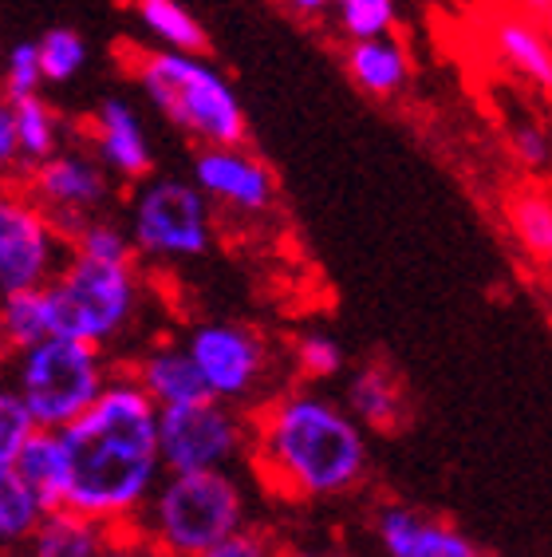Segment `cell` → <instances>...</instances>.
<instances>
[{
  "label": "cell",
  "instance_id": "cell-4",
  "mask_svg": "<svg viewBox=\"0 0 552 557\" xmlns=\"http://www.w3.org/2000/svg\"><path fill=\"white\" fill-rule=\"evenodd\" d=\"M135 84L166 115L181 135L198 139L202 147H241L244 143V108L222 72L205 64L202 52H174V48H150L138 52Z\"/></svg>",
  "mask_w": 552,
  "mask_h": 557
},
{
  "label": "cell",
  "instance_id": "cell-7",
  "mask_svg": "<svg viewBox=\"0 0 552 557\" xmlns=\"http://www.w3.org/2000/svg\"><path fill=\"white\" fill-rule=\"evenodd\" d=\"M127 234L138 258L147 261H193L210 253L213 222L210 198L186 178H142L130 194Z\"/></svg>",
  "mask_w": 552,
  "mask_h": 557
},
{
  "label": "cell",
  "instance_id": "cell-8",
  "mask_svg": "<svg viewBox=\"0 0 552 557\" xmlns=\"http://www.w3.org/2000/svg\"><path fill=\"white\" fill-rule=\"evenodd\" d=\"M249 447V423L225 399H193L159 408L162 471H210L229 467Z\"/></svg>",
  "mask_w": 552,
  "mask_h": 557
},
{
  "label": "cell",
  "instance_id": "cell-11",
  "mask_svg": "<svg viewBox=\"0 0 552 557\" xmlns=\"http://www.w3.org/2000/svg\"><path fill=\"white\" fill-rule=\"evenodd\" d=\"M186 352H190L193 368L202 375L205 392L213 399H225V404H237V399H249L253 387L261 384L265 375V341L244 329V324L229 321H210L198 324L190 336H186Z\"/></svg>",
  "mask_w": 552,
  "mask_h": 557
},
{
  "label": "cell",
  "instance_id": "cell-28",
  "mask_svg": "<svg viewBox=\"0 0 552 557\" xmlns=\"http://www.w3.org/2000/svg\"><path fill=\"white\" fill-rule=\"evenodd\" d=\"M340 21L351 40L387 36L394 24V0H340Z\"/></svg>",
  "mask_w": 552,
  "mask_h": 557
},
{
  "label": "cell",
  "instance_id": "cell-36",
  "mask_svg": "<svg viewBox=\"0 0 552 557\" xmlns=\"http://www.w3.org/2000/svg\"><path fill=\"white\" fill-rule=\"evenodd\" d=\"M288 4L300 12H324L328 4H336V0H288Z\"/></svg>",
  "mask_w": 552,
  "mask_h": 557
},
{
  "label": "cell",
  "instance_id": "cell-25",
  "mask_svg": "<svg viewBox=\"0 0 552 557\" xmlns=\"http://www.w3.org/2000/svg\"><path fill=\"white\" fill-rule=\"evenodd\" d=\"M67 249L103 261H135V246H130L127 225H118L115 218L106 214H96L75 225L72 234H67Z\"/></svg>",
  "mask_w": 552,
  "mask_h": 557
},
{
  "label": "cell",
  "instance_id": "cell-35",
  "mask_svg": "<svg viewBox=\"0 0 552 557\" xmlns=\"http://www.w3.org/2000/svg\"><path fill=\"white\" fill-rule=\"evenodd\" d=\"M16 131H12V103L0 96V171L16 166Z\"/></svg>",
  "mask_w": 552,
  "mask_h": 557
},
{
  "label": "cell",
  "instance_id": "cell-33",
  "mask_svg": "<svg viewBox=\"0 0 552 557\" xmlns=\"http://www.w3.org/2000/svg\"><path fill=\"white\" fill-rule=\"evenodd\" d=\"M99 557H171V554H162L154 542H147L135 525H123V530H111V537H106V546L99 549Z\"/></svg>",
  "mask_w": 552,
  "mask_h": 557
},
{
  "label": "cell",
  "instance_id": "cell-42",
  "mask_svg": "<svg viewBox=\"0 0 552 557\" xmlns=\"http://www.w3.org/2000/svg\"><path fill=\"white\" fill-rule=\"evenodd\" d=\"M549 261H552V249H549Z\"/></svg>",
  "mask_w": 552,
  "mask_h": 557
},
{
  "label": "cell",
  "instance_id": "cell-24",
  "mask_svg": "<svg viewBox=\"0 0 552 557\" xmlns=\"http://www.w3.org/2000/svg\"><path fill=\"white\" fill-rule=\"evenodd\" d=\"M43 84H72L87 64V44L75 28H48L36 40Z\"/></svg>",
  "mask_w": 552,
  "mask_h": 557
},
{
  "label": "cell",
  "instance_id": "cell-37",
  "mask_svg": "<svg viewBox=\"0 0 552 557\" xmlns=\"http://www.w3.org/2000/svg\"><path fill=\"white\" fill-rule=\"evenodd\" d=\"M276 557H340V554H319V549H276Z\"/></svg>",
  "mask_w": 552,
  "mask_h": 557
},
{
  "label": "cell",
  "instance_id": "cell-16",
  "mask_svg": "<svg viewBox=\"0 0 552 557\" xmlns=\"http://www.w3.org/2000/svg\"><path fill=\"white\" fill-rule=\"evenodd\" d=\"M106 537H111V525L79 515L72 506H52V510H43L40 525L33 530L24 549L33 557H99Z\"/></svg>",
  "mask_w": 552,
  "mask_h": 557
},
{
  "label": "cell",
  "instance_id": "cell-32",
  "mask_svg": "<svg viewBox=\"0 0 552 557\" xmlns=\"http://www.w3.org/2000/svg\"><path fill=\"white\" fill-rule=\"evenodd\" d=\"M198 557H276V546L268 534L244 525V530H237L234 537H225L222 546L205 549V554H198Z\"/></svg>",
  "mask_w": 552,
  "mask_h": 557
},
{
  "label": "cell",
  "instance_id": "cell-5",
  "mask_svg": "<svg viewBox=\"0 0 552 557\" xmlns=\"http://www.w3.org/2000/svg\"><path fill=\"white\" fill-rule=\"evenodd\" d=\"M52 336H75L96 348H111L127 333L142 305L135 261H103L67 249L64 265L43 285Z\"/></svg>",
  "mask_w": 552,
  "mask_h": 557
},
{
  "label": "cell",
  "instance_id": "cell-19",
  "mask_svg": "<svg viewBox=\"0 0 552 557\" xmlns=\"http://www.w3.org/2000/svg\"><path fill=\"white\" fill-rule=\"evenodd\" d=\"M348 72L351 79L372 91V96H394L406 84V55L403 48L387 36H372V40H355L348 52Z\"/></svg>",
  "mask_w": 552,
  "mask_h": 557
},
{
  "label": "cell",
  "instance_id": "cell-23",
  "mask_svg": "<svg viewBox=\"0 0 552 557\" xmlns=\"http://www.w3.org/2000/svg\"><path fill=\"white\" fill-rule=\"evenodd\" d=\"M135 16L159 40V48H174V52H202L205 48L202 24L193 21L190 9H181L178 0H135Z\"/></svg>",
  "mask_w": 552,
  "mask_h": 557
},
{
  "label": "cell",
  "instance_id": "cell-13",
  "mask_svg": "<svg viewBox=\"0 0 552 557\" xmlns=\"http://www.w3.org/2000/svg\"><path fill=\"white\" fill-rule=\"evenodd\" d=\"M87 150L99 159L115 183H142L154 171V150H150L147 127L138 111L127 99H103L91 115V135H87Z\"/></svg>",
  "mask_w": 552,
  "mask_h": 557
},
{
  "label": "cell",
  "instance_id": "cell-10",
  "mask_svg": "<svg viewBox=\"0 0 552 557\" xmlns=\"http://www.w3.org/2000/svg\"><path fill=\"white\" fill-rule=\"evenodd\" d=\"M24 190L48 210L60 234H72L87 218L103 214L115 198V178L99 166L91 150H52L24 174Z\"/></svg>",
  "mask_w": 552,
  "mask_h": 557
},
{
  "label": "cell",
  "instance_id": "cell-40",
  "mask_svg": "<svg viewBox=\"0 0 552 557\" xmlns=\"http://www.w3.org/2000/svg\"><path fill=\"white\" fill-rule=\"evenodd\" d=\"M525 4H532V9H549L552 0H525Z\"/></svg>",
  "mask_w": 552,
  "mask_h": 557
},
{
  "label": "cell",
  "instance_id": "cell-31",
  "mask_svg": "<svg viewBox=\"0 0 552 557\" xmlns=\"http://www.w3.org/2000/svg\"><path fill=\"white\" fill-rule=\"evenodd\" d=\"M297 368L309 375V380H331V375H340V368H343V348L324 333L300 336Z\"/></svg>",
  "mask_w": 552,
  "mask_h": 557
},
{
  "label": "cell",
  "instance_id": "cell-1",
  "mask_svg": "<svg viewBox=\"0 0 552 557\" xmlns=\"http://www.w3.org/2000/svg\"><path fill=\"white\" fill-rule=\"evenodd\" d=\"M67 450L64 506L96 522L123 530L162 479L159 404L138 387L135 375L111 372L99 396L60 428Z\"/></svg>",
  "mask_w": 552,
  "mask_h": 557
},
{
  "label": "cell",
  "instance_id": "cell-17",
  "mask_svg": "<svg viewBox=\"0 0 552 557\" xmlns=\"http://www.w3.org/2000/svg\"><path fill=\"white\" fill-rule=\"evenodd\" d=\"M16 474H21L24 483L33 486V494L40 498L43 510H52V506H64V494H67V450L64 440H60V431H48V428H36L24 447L16 450V459H12Z\"/></svg>",
  "mask_w": 552,
  "mask_h": 557
},
{
  "label": "cell",
  "instance_id": "cell-3",
  "mask_svg": "<svg viewBox=\"0 0 552 557\" xmlns=\"http://www.w3.org/2000/svg\"><path fill=\"white\" fill-rule=\"evenodd\" d=\"M249 522V498L225 467L210 471H162L159 486L142 503L135 525L171 557H198L222 546Z\"/></svg>",
  "mask_w": 552,
  "mask_h": 557
},
{
  "label": "cell",
  "instance_id": "cell-22",
  "mask_svg": "<svg viewBox=\"0 0 552 557\" xmlns=\"http://www.w3.org/2000/svg\"><path fill=\"white\" fill-rule=\"evenodd\" d=\"M12 131H16V159L24 166L60 150V119L43 96L12 99Z\"/></svg>",
  "mask_w": 552,
  "mask_h": 557
},
{
  "label": "cell",
  "instance_id": "cell-12",
  "mask_svg": "<svg viewBox=\"0 0 552 557\" xmlns=\"http://www.w3.org/2000/svg\"><path fill=\"white\" fill-rule=\"evenodd\" d=\"M193 186L229 210L261 214L273 206V174L261 159L241 147H202L193 154Z\"/></svg>",
  "mask_w": 552,
  "mask_h": 557
},
{
  "label": "cell",
  "instance_id": "cell-27",
  "mask_svg": "<svg viewBox=\"0 0 552 557\" xmlns=\"http://www.w3.org/2000/svg\"><path fill=\"white\" fill-rule=\"evenodd\" d=\"M43 75H40V52H36V40L12 44L4 60H0V96L9 99H28L40 96Z\"/></svg>",
  "mask_w": 552,
  "mask_h": 557
},
{
  "label": "cell",
  "instance_id": "cell-34",
  "mask_svg": "<svg viewBox=\"0 0 552 557\" xmlns=\"http://www.w3.org/2000/svg\"><path fill=\"white\" fill-rule=\"evenodd\" d=\"M513 147H517V154L529 166H544L549 162V143H544V135L532 123H520L517 131H513Z\"/></svg>",
  "mask_w": 552,
  "mask_h": 557
},
{
  "label": "cell",
  "instance_id": "cell-20",
  "mask_svg": "<svg viewBox=\"0 0 552 557\" xmlns=\"http://www.w3.org/2000/svg\"><path fill=\"white\" fill-rule=\"evenodd\" d=\"M348 416L363 428L391 431L403 416V396L382 368H363L348 384Z\"/></svg>",
  "mask_w": 552,
  "mask_h": 557
},
{
  "label": "cell",
  "instance_id": "cell-6",
  "mask_svg": "<svg viewBox=\"0 0 552 557\" xmlns=\"http://www.w3.org/2000/svg\"><path fill=\"white\" fill-rule=\"evenodd\" d=\"M12 392L21 396L36 428L60 431L99 396L106 375V348H96L75 336H43L28 344L24 352L9 356Z\"/></svg>",
  "mask_w": 552,
  "mask_h": 557
},
{
  "label": "cell",
  "instance_id": "cell-2",
  "mask_svg": "<svg viewBox=\"0 0 552 557\" xmlns=\"http://www.w3.org/2000/svg\"><path fill=\"white\" fill-rule=\"evenodd\" d=\"M256 479L292 503H316L351 491L367 471L360 423L324 396L292 392L268 404L249 428Z\"/></svg>",
  "mask_w": 552,
  "mask_h": 557
},
{
  "label": "cell",
  "instance_id": "cell-30",
  "mask_svg": "<svg viewBox=\"0 0 552 557\" xmlns=\"http://www.w3.org/2000/svg\"><path fill=\"white\" fill-rule=\"evenodd\" d=\"M513 225H517L520 242L537 253H549L552 249V202L541 194H529L513 206Z\"/></svg>",
  "mask_w": 552,
  "mask_h": 557
},
{
  "label": "cell",
  "instance_id": "cell-9",
  "mask_svg": "<svg viewBox=\"0 0 552 557\" xmlns=\"http://www.w3.org/2000/svg\"><path fill=\"white\" fill-rule=\"evenodd\" d=\"M67 258V237L24 186L0 183V293L48 285Z\"/></svg>",
  "mask_w": 552,
  "mask_h": 557
},
{
  "label": "cell",
  "instance_id": "cell-15",
  "mask_svg": "<svg viewBox=\"0 0 552 557\" xmlns=\"http://www.w3.org/2000/svg\"><path fill=\"white\" fill-rule=\"evenodd\" d=\"M138 380V387L147 392L159 408H174V404H193V399H205L202 375L193 368L186 344H154L138 356L135 364L127 368Z\"/></svg>",
  "mask_w": 552,
  "mask_h": 557
},
{
  "label": "cell",
  "instance_id": "cell-39",
  "mask_svg": "<svg viewBox=\"0 0 552 557\" xmlns=\"http://www.w3.org/2000/svg\"><path fill=\"white\" fill-rule=\"evenodd\" d=\"M0 557H33V554H28V549H4Z\"/></svg>",
  "mask_w": 552,
  "mask_h": 557
},
{
  "label": "cell",
  "instance_id": "cell-18",
  "mask_svg": "<svg viewBox=\"0 0 552 557\" xmlns=\"http://www.w3.org/2000/svg\"><path fill=\"white\" fill-rule=\"evenodd\" d=\"M43 336H52V312H48L43 285L0 293V344L9 348V356L24 352Z\"/></svg>",
  "mask_w": 552,
  "mask_h": 557
},
{
  "label": "cell",
  "instance_id": "cell-26",
  "mask_svg": "<svg viewBox=\"0 0 552 557\" xmlns=\"http://www.w3.org/2000/svg\"><path fill=\"white\" fill-rule=\"evenodd\" d=\"M501 52L510 55L520 72L537 79L541 87H552V52L544 48V40L532 28H520V24H501Z\"/></svg>",
  "mask_w": 552,
  "mask_h": 557
},
{
  "label": "cell",
  "instance_id": "cell-29",
  "mask_svg": "<svg viewBox=\"0 0 552 557\" xmlns=\"http://www.w3.org/2000/svg\"><path fill=\"white\" fill-rule=\"evenodd\" d=\"M36 431L33 416L21 404V396L9 384H0V467H9L16 459V450L24 447V440Z\"/></svg>",
  "mask_w": 552,
  "mask_h": 557
},
{
  "label": "cell",
  "instance_id": "cell-38",
  "mask_svg": "<svg viewBox=\"0 0 552 557\" xmlns=\"http://www.w3.org/2000/svg\"><path fill=\"white\" fill-rule=\"evenodd\" d=\"M9 372V348H4V344H0V375Z\"/></svg>",
  "mask_w": 552,
  "mask_h": 557
},
{
  "label": "cell",
  "instance_id": "cell-41",
  "mask_svg": "<svg viewBox=\"0 0 552 557\" xmlns=\"http://www.w3.org/2000/svg\"><path fill=\"white\" fill-rule=\"evenodd\" d=\"M0 183H9V171H0Z\"/></svg>",
  "mask_w": 552,
  "mask_h": 557
},
{
  "label": "cell",
  "instance_id": "cell-21",
  "mask_svg": "<svg viewBox=\"0 0 552 557\" xmlns=\"http://www.w3.org/2000/svg\"><path fill=\"white\" fill-rule=\"evenodd\" d=\"M43 506L33 494V486L24 483L16 467H0V554L4 549H24L33 530L40 525Z\"/></svg>",
  "mask_w": 552,
  "mask_h": 557
},
{
  "label": "cell",
  "instance_id": "cell-14",
  "mask_svg": "<svg viewBox=\"0 0 552 557\" xmlns=\"http://www.w3.org/2000/svg\"><path fill=\"white\" fill-rule=\"evenodd\" d=\"M379 542L387 557H481L469 537L450 525L430 522L406 506H387L379 515Z\"/></svg>",
  "mask_w": 552,
  "mask_h": 557
}]
</instances>
